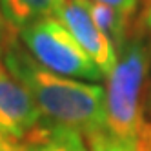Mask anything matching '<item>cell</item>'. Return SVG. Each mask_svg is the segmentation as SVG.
Returning a JSON list of instances; mask_svg holds the SVG:
<instances>
[{"instance_id":"obj_8","label":"cell","mask_w":151,"mask_h":151,"mask_svg":"<svg viewBox=\"0 0 151 151\" xmlns=\"http://www.w3.org/2000/svg\"><path fill=\"white\" fill-rule=\"evenodd\" d=\"M86 146L88 142L78 131L51 124V133L42 146V151H88Z\"/></svg>"},{"instance_id":"obj_1","label":"cell","mask_w":151,"mask_h":151,"mask_svg":"<svg viewBox=\"0 0 151 151\" xmlns=\"http://www.w3.org/2000/svg\"><path fill=\"white\" fill-rule=\"evenodd\" d=\"M4 64L29 89L49 124L78 131L86 142L106 131V89L102 86L47 71L15 37L7 44Z\"/></svg>"},{"instance_id":"obj_11","label":"cell","mask_w":151,"mask_h":151,"mask_svg":"<svg viewBox=\"0 0 151 151\" xmlns=\"http://www.w3.org/2000/svg\"><path fill=\"white\" fill-rule=\"evenodd\" d=\"M96 2H104L107 6L118 9V11H122V13H126L129 17H133L142 0H96Z\"/></svg>"},{"instance_id":"obj_12","label":"cell","mask_w":151,"mask_h":151,"mask_svg":"<svg viewBox=\"0 0 151 151\" xmlns=\"http://www.w3.org/2000/svg\"><path fill=\"white\" fill-rule=\"evenodd\" d=\"M15 35H13V29L9 27V24L6 22V17L2 13V6H0V57H4V53L7 49V44Z\"/></svg>"},{"instance_id":"obj_13","label":"cell","mask_w":151,"mask_h":151,"mask_svg":"<svg viewBox=\"0 0 151 151\" xmlns=\"http://www.w3.org/2000/svg\"><path fill=\"white\" fill-rule=\"evenodd\" d=\"M140 26L151 37V0H146V4H144L142 17H140Z\"/></svg>"},{"instance_id":"obj_10","label":"cell","mask_w":151,"mask_h":151,"mask_svg":"<svg viewBox=\"0 0 151 151\" xmlns=\"http://www.w3.org/2000/svg\"><path fill=\"white\" fill-rule=\"evenodd\" d=\"M0 151H42V146L31 140H15L0 137Z\"/></svg>"},{"instance_id":"obj_3","label":"cell","mask_w":151,"mask_h":151,"mask_svg":"<svg viewBox=\"0 0 151 151\" xmlns=\"http://www.w3.org/2000/svg\"><path fill=\"white\" fill-rule=\"evenodd\" d=\"M24 49L42 68L68 78L99 82L106 78L58 18H42L18 31Z\"/></svg>"},{"instance_id":"obj_9","label":"cell","mask_w":151,"mask_h":151,"mask_svg":"<svg viewBox=\"0 0 151 151\" xmlns=\"http://www.w3.org/2000/svg\"><path fill=\"white\" fill-rule=\"evenodd\" d=\"M88 146L91 151H129L122 142L113 138L107 131L96 133L91 138H88Z\"/></svg>"},{"instance_id":"obj_7","label":"cell","mask_w":151,"mask_h":151,"mask_svg":"<svg viewBox=\"0 0 151 151\" xmlns=\"http://www.w3.org/2000/svg\"><path fill=\"white\" fill-rule=\"evenodd\" d=\"M86 4H88V9H89L93 22L109 38V42L113 44V47L116 51L129 38V35L133 33L131 17L111 7V6L104 4V2H96V0H86Z\"/></svg>"},{"instance_id":"obj_2","label":"cell","mask_w":151,"mask_h":151,"mask_svg":"<svg viewBox=\"0 0 151 151\" xmlns=\"http://www.w3.org/2000/svg\"><path fill=\"white\" fill-rule=\"evenodd\" d=\"M146 31L133 29L116 49V62L106 84V131L129 151L151 138L144 118L146 82L151 71V44Z\"/></svg>"},{"instance_id":"obj_6","label":"cell","mask_w":151,"mask_h":151,"mask_svg":"<svg viewBox=\"0 0 151 151\" xmlns=\"http://www.w3.org/2000/svg\"><path fill=\"white\" fill-rule=\"evenodd\" d=\"M66 4L68 0H0L6 22L13 31L42 18H58Z\"/></svg>"},{"instance_id":"obj_4","label":"cell","mask_w":151,"mask_h":151,"mask_svg":"<svg viewBox=\"0 0 151 151\" xmlns=\"http://www.w3.org/2000/svg\"><path fill=\"white\" fill-rule=\"evenodd\" d=\"M51 124L33 95L0 60V137L46 144Z\"/></svg>"},{"instance_id":"obj_5","label":"cell","mask_w":151,"mask_h":151,"mask_svg":"<svg viewBox=\"0 0 151 151\" xmlns=\"http://www.w3.org/2000/svg\"><path fill=\"white\" fill-rule=\"evenodd\" d=\"M58 20L68 27V31L89 55V58L99 66L104 77H107L116 62V51L109 38L93 22L86 0H68L62 13L58 15Z\"/></svg>"}]
</instances>
